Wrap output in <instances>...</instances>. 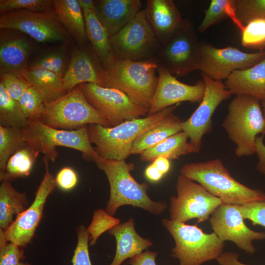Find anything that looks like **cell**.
<instances>
[{
  "label": "cell",
  "instance_id": "c3c4849f",
  "mask_svg": "<svg viewBox=\"0 0 265 265\" xmlns=\"http://www.w3.org/2000/svg\"><path fill=\"white\" fill-rule=\"evenodd\" d=\"M239 255L234 252H226L221 254L216 260L219 265H248L240 262Z\"/></svg>",
  "mask_w": 265,
  "mask_h": 265
},
{
  "label": "cell",
  "instance_id": "f35d334b",
  "mask_svg": "<svg viewBox=\"0 0 265 265\" xmlns=\"http://www.w3.org/2000/svg\"><path fill=\"white\" fill-rule=\"evenodd\" d=\"M236 15L244 26L257 19H265V0H235Z\"/></svg>",
  "mask_w": 265,
  "mask_h": 265
},
{
  "label": "cell",
  "instance_id": "f907efd6",
  "mask_svg": "<svg viewBox=\"0 0 265 265\" xmlns=\"http://www.w3.org/2000/svg\"><path fill=\"white\" fill-rule=\"evenodd\" d=\"M152 163L164 175L169 172L171 167L170 160L163 157L156 159L152 161Z\"/></svg>",
  "mask_w": 265,
  "mask_h": 265
},
{
  "label": "cell",
  "instance_id": "9a60e30c",
  "mask_svg": "<svg viewBox=\"0 0 265 265\" xmlns=\"http://www.w3.org/2000/svg\"><path fill=\"white\" fill-rule=\"evenodd\" d=\"M43 161L45 173L33 202L28 208L17 214L13 223L3 231L6 240L21 248L26 246L32 241L42 218L47 200L56 186L55 178L50 171L49 161L45 159H43Z\"/></svg>",
  "mask_w": 265,
  "mask_h": 265
},
{
  "label": "cell",
  "instance_id": "d6986e66",
  "mask_svg": "<svg viewBox=\"0 0 265 265\" xmlns=\"http://www.w3.org/2000/svg\"><path fill=\"white\" fill-rule=\"evenodd\" d=\"M27 36L17 30L0 29V73L24 77L34 51V43Z\"/></svg>",
  "mask_w": 265,
  "mask_h": 265
},
{
  "label": "cell",
  "instance_id": "4fadbf2b",
  "mask_svg": "<svg viewBox=\"0 0 265 265\" xmlns=\"http://www.w3.org/2000/svg\"><path fill=\"white\" fill-rule=\"evenodd\" d=\"M80 85L88 103L112 127L147 115L148 109L135 104L120 90L92 83Z\"/></svg>",
  "mask_w": 265,
  "mask_h": 265
},
{
  "label": "cell",
  "instance_id": "d590c367",
  "mask_svg": "<svg viewBox=\"0 0 265 265\" xmlns=\"http://www.w3.org/2000/svg\"><path fill=\"white\" fill-rule=\"evenodd\" d=\"M18 102L28 120H39L43 115L46 104L39 91L30 85Z\"/></svg>",
  "mask_w": 265,
  "mask_h": 265
},
{
  "label": "cell",
  "instance_id": "5bb4252c",
  "mask_svg": "<svg viewBox=\"0 0 265 265\" xmlns=\"http://www.w3.org/2000/svg\"><path fill=\"white\" fill-rule=\"evenodd\" d=\"M205 93L198 107L182 124L188 137L192 153L200 152L203 136L212 131V115L219 105L232 95L221 80H216L202 73Z\"/></svg>",
  "mask_w": 265,
  "mask_h": 265
},
{
  "label": "cell",
  "instance_id": "d4e9b609",
  "mask_svg": "<svg viewBox=\"0 0 265 265\" xmlns=\"http://www.w3.org/2000/svg\"><path fill=\"white\" fill-rule=\"evenodd\" d=\"M24 78L39 91L46 105L55 102L68 93L63 79L47 69L28 67Z\"/></svg>",
  "mask_w": 265,
  "mask_h": 265
},
{
  "label": "cell",
  "instance_id": "bcb514c9",
  "mask_svg": "<svg viewBox=\"0 0 265 265\" xmlns=\"http://www.w3.org/2000/svg\"><path fill=\"white\" fill-rule=\"evenodd\" d=\"M264 135L258 136L255 141L256 154L258 157L257 170L265 176V144Z\"/></svg>",
  "mask_w": 265,
  "mask_h": 265
},
{
  "label": "cell",
  "instance_id": "cb8c5ba5",
  "mask_svg": "<svg viewBox=\"0 0 265 265\" xmlns=\"http://www.w3.org/2000/svg\"><path fill=\"white\" fill-rule=\"evenodd\" d=\"M108 233L115 237L116 241L115 254L109 265H121L127 259L141 254L153 245L150 239L144 238L137 233L133 218L116 225Z\"/></svg>",
  "mask_w": 265,
  "mask_h": 265
},
{
  "label": "cell",
  "instance_id": "f546056e",
  "mask_svg": "<svg viewBox=\"0 0 265 265\" xmlns=\"http://www.w3.org/2000/svg\"><path fill=\"white\" fill-rule=\"evenodd\" d=\"M188 139L187 134L180 132L143 152L140 154V159L143 161H153L159 157L169 160L178 159L183 155L192 153Z\"/></svg>",
  "mask_w": 265,
  "mask_h": 265
},
{
  "label": "cell",
  "instance_id": "603a6c76",
  "mask_svg": "<svg viewBox=\"0 0 265 265\" xmlns=\"http://www.w3.org/2000/svg\"><path fill=\"white\" fill-rule=\"evenodd\" d=\"M225 85L232 94L247 95L261 102L265 100V56L251 67L234 71L226 79Z\"/></svg>",
  "mask_w": 265,
  "mask_h": 265
},
{
  "label": "cell",
  "instance_id": "5b68a950",
  "mask_svg": "<svg viewBox=\"0 0 265 265\" xmlns=\"http://www.w3.org/2000/svg\"><path fill=\"white\" fill-rule=\"evenodd\" d=\"M260 102L252 96L241 95H237L228 106L222 126L236 145L238 157L256 154V139L265 135V118Z\"/></svg>",
  "mask_w": 265,
  "mask_h": 265
},
{
  "label": "cell",
  "instance_id": "ffe728a7",
  "mask_svg": "<svg viewBox=\"0 0 265 265\" xmlns=\"http://www.w3.org/2000/svg\"><path fill=\"white\" fill-rule=\"evenodd\" d=\"M75 49L67 72L63 78L64 86L68 92L83 83L100 85L104 67L91 48Z\"/></svg>",
  "mask_w": 265,
  "mask_h": 265
},
{
  "label": "cell",
  "instance_id": "7bdbcfd3",
  "mask_svg": "<svg viewBox=\"0 0 265 265\" xmlns=\"http://www.w3.org/2000/svg\"><path fill=\"white\" fill-rule=\"evenodd\" d=\"M237 208L244 220L250 221L254 226L265 228V201L238 205Z\"/></svg>",
  "mask_w": 265,
  "mask_h": 265
},
{
  "label": "cell",
  "instance_id": "30bf717a",
  "mask_svg": "<svg viewBox=\"0 0 265 265\" xmlns=\"http://www.w3.org/2000/svg\"><path fill=\"white\" fill-rule=\"evenodd\" d=\"M58 129L73 130L87 124L111 127L110 123L88 103L80 85L51 104L39 119Z\"/></svg>",
  "mask_w": 265,
  "mask_h": 265
},
{
  "label": "cell",
  "instance_id": "44dd1931",
  "mask_svg": "<svg viewBox=\"0 0 265 265\" xmlns=\"http://www.w3.org/2000/svg\"><path fill=\"white\" fill-rule=\"evenodd\" d=\"M95 13L111 37L131 22L141 10L140 0H94Z\"/></svg>",
  "mask_w": 265,
  "mask_h": 265
},
{
  "label": "cell",
  "instance_id": "6da1fadb",
  "mask_svg": "<svg viewBox=\"0 0 265 265\" xmlns=\"http://www.w3.org/2000/svg\"><path fill=\"white\" fill-rule=\"evenodd\" d=\"M93 161L105 172L109 184L110 197L105 211L110 215H114L117 209L124 205L140 208L154 215L161 214L166 209L165 202L154 201L149 197L147 183L140 184L132 177L130 173L134 169L132 163L99 156Z\"/></svg>",
  "mask_w": 265,
  "mask_h": 265
},
{
  "label": "cell",
  "instance_id": "52a82bcc",
  "mask_svg": "<svg viewBox=\"0 0 265 265\" xmlns=\"http://www.w3.org/2000/svg\"><path fill=\"white\" fill-rule=\"evenodd\" d=\"M22 130L27 144L38 153H42L43 159L49 161L56 160L58 146L78 150L92 160L99 156L89 141L86 126L65 130L51 127L40 120H28L26 126Z\"/></svg>",
  "mask_w": 265,
  "mask_h": 265
},
{
  "label": "cell",
  "instance_id": "f5cc1de1",
  "mask_svg": "<svg viewBox=\"0 0 265 265\" xmlns=\"http://www.w3.org/2000/svg\"><path fill=\"white\" fill-rule=\"evenodd\" d=\"M261 106H262L263 114L265 118V100L261 102Z\"/></svg>",
  "mask_w": 265,
  "mask_h": 265
},
{
  "label": "cell",
  "instance_id": "4dcf8cb0",
  "mask_svg": "<svg viewBox=\"0 0 265 265\" xmlns=\"http://www.w3.org/2000/svg\"><path fill=\"white\" fill-rule=\"evenodd\" d=\"M39 154L28 144L17 151L8 159L4 172L0 176V181L28 176Z\"/></svg>",
  "mask_w": 265,
  "mask_h": 265
},
{
  "label": "cell",
  "instance_id": "1f68e13d",
  "mask_svg": "<svg viewBox=\"0 0 265 265\" xmlns=\"http://www.w3.org/2000/svg\"><path fill=\"white\" fill-rule=\"evenodd\" d=\"M66 44L49 48L39 53L28 67H39L54 72L63 79L68 69L69 59Z\"/></svg>",
  "mask_w": 265,
  "mask_h": 265
},
{
  "label": "cell",
  "instance_id": "816d5d0a",
  "mask_svg": "<svg viewBox=\"0 0 265 265\" xmlns=\"http://www.w3.org/2000/svg\"><path fill=\"white\" fill-rule=\"evenodd\" d=\"M79 4L82 9H91L95 10L94 0H78Z\"/></svg>",
  "mask_w": 265,
  "mask_h": 265
},
{
  "label": "cell",
  "instance_id": "d6a6232c",
  "mask_svg": "<svg viewBox=\"0 0 265 265\" xmlns=\"http://www.w3.org/2000/svg\"><path fill=\"white\" fill-rule=\"evenodd\" d=\"M226 18H230L237 27L241 31L244 26L237 18L235 0H212L205 16L198 26L199 32L202 33L217 22Z\"/></svg>",
  "mask_w": 265,
  "mask_h": 265
},
{
  "label": "cell",
  "instance_id": "277c9868",
  "mask_svg": "<svg viewBox=\"0 0 265 265\" xmlns=\"http://www.w3.org/2000/svg\"><path fill=\"white\" fill-rule=\"evenodd\" d=\"M158 67L157 59L115 60L104 68L100 85L120 90L135 104L149 109L158 81Z\"/></svg>",
  "mask_w": 265,
  "mask_h": 265
},
{
  "label": "cell",
  "instance_id": "681fc988",
  "mask_svg": "<svg viewBox=\"0 0 265 265\" xmlns=\"http://www.w3.org/2000/svg\"><path fill=\"white\" fill-rule=\"evenodd\" d=\"M144 175L148 180L153 182L159 181L164 176L152 163L146 167Z\"/></svg>",
  "mask_w": 265,
  "mask_h": 265
},
{
  "label": "cell",
  "instance_id": "ab89813d",
  "mask_svg": "<svg viewBox=\"0 0 265 265\" xmlns=\"http://www.w3.org/2000/svg\"><path fill=\"white\" fill-rule=\"evenodd\" d=\"M16 10L32 11H53L52 0H0V14Z\"/></svg>",
  "mask_w": 265,
  "mask_h": 265
},
{
  "label": "cell",
  "instance_id": "8fae6325",
  "mask_svg": "<svg viewBox=\"0 0 265 265\" xmlns=\"http://www.w3.org/2000/svg\"><path fill=\"white\" fill-rule=\"evenodd\" d=\"M0 28L18 30L40 43L68 44L70 41L68 32L54 10H16L0 14Z\"/></svg>",
  "mask_w": 265,
  "mask_h": 265
},
{
  "label": "cell",
  "instance_id": "3957f363",
  "mask_svg": "<svg viewBox=\"0 0 265 265\" xmlns=\"http://www.w3.org/2000/svg\"><path fill=\"white\" fill-rule=\"evenodd\" d=\"M180 172L198 182L224 204L241 206L265 201L264 191L249 188L237 181L219 159L186 163Z\"/></svg>",
  "mask_w": 265,
  "mask_h": 265
},
{
  "label": "cell",
  "instance_id": "60d3db41",
  "mask_svg": "<svg viewBox=\"0 0 265 265\" xmlns=\"http://www.w3.org/2000/svg\"><path fill=\"white\" fill-rule=\"evenodd\" d=\"M77 243L72 259V265H92L88 249L89 235L87 228L80 225L77 228Z\"/></svg>",
  "mask_w": 265,
  "mask_h": 265
},
{
  "label": "cell",
  "instance_id": "8992f818",
  "mask_svg": "<svg viewBox=\"0 0 265 265\" xmlns=\"http://www.w3.org/2000/svg\"><path fill=\"white\" fill-rule=\"evenodd\" d=\"M161 221L174 238L171 255L179 260V265H201L216 260L223 253L224 242L213 232L205 233L197 224L188 225L166 218Z\"/></svg>",
  "mask_w": 265,
  "mask_h": 265
},
{
  "label": "cell",
  "instance_id": "11a10c76",
  "mask_svg": "<svg viewBox=\"0 0 265 265\" xmlns=\"http://www.w3.org/2000/svg\"><path fill=\"white\" fill-rule=\"evenodd\" d=\"M265 49V45H264V48H263V50H264V49Z\"/></svg>",
  "mask_w": 265,
  "mask_h": 265
},
{
  "label": "cell",
  "instance_id": "b9f144b4",
  "mask_svg": "<svg viewBox=\"0 0 265 265\" xmlns=\"http://www.w3.org/2000/svg\"><path fill=\"white\" fill-rule=\"evenodd\" d=\"M0 85L10 97L17 101L30 85L24 77L6 73H0Z\"/></svg>",
  "mask_w": 265,
  "mask_h": 265
},
{
  "label": "cell",
  "instance_id": "ac0fdd59",
  "mask_svg": "<svg viewBox=\"0 0 265 265\" xmlns=\"http://www.w3.org/2000/svg\"><path fill=\"white\" fill-rule=\"evenodd\" d=\"M157 71L158 81L147 116L182 102L202 101L205 90L203 80L189 85L180 81L161 66L158 65Z\"/></svg>",
  "mask_w": 265,
  "mask_h": 265
},
{
  "label": "cell",
  "instance_id": "836d02e7",
  "mask_svg": "<svg viewBox=\"0 0 265 265\" xmlns=\"http://www.w3.org/2000/svg\"><path fill=\"white\" fill-rule=\"evenodd\" d=\"M26 145L22 129L0 126V176L10 157Z\"/></svg>",
  "mask_w": 265,
  "mask_h": 265
},
{
  "label": "cell",
  "instance_id": "7a4b0ae2",
  "mask_svg": "<svg viewBox=\"0 0 265 265\" xmlns=\"http://www.w3.org/2000/svg\"><path fill=\"white\" fill-rule=\"evenodd\" d=\"M180 104L166 107L150 116L128 120L111 127L90 124L89 141L97 155L104 159L125 160L130 155L136 139L147 130L173 113Z\"/></svg>",
  "mask_w": 265,
  "mask_h": 265
},
{
  "label": "cell",
  "instance_id": "4316f807",
  "mask_svg": "<svg viewBox=\"0 0 265 265\" xmlns=\"http://www.w3.org/2000/svg\"><path fill=\"white\" fill-rule=\"evenodd\" d=\"M82 10L88 41L105 68L115 61L110 45L109 37L106 28L98 20L95 11L88 9Z\"/></svg>",
  "mask_w": 265,
  "mask_h": 265
},
{
  "label": "cell",
  "instance_id": "83f0119b",
  "mask_svg": "<svg viewBox=\"0 0 265 265\" xmlns=\"http://www.w3.org/2000/svg\"><path fill=\"white\" fill-rule=\"evenodd\" d=\"M182 121L170 114L161 121L146 131L135 140L132 154H140L168 137L182 131Z\"/></svg>",
  "mask_w": 265,
  "mask_h": 265
},
{
  "label": "cell",
  "instance_id": "e575fe53",
  "mask_svg": "<svg viewBox=\"0 0 265 265\" xmlns=\"http://www.w3.org/2000/svg\"><path fill=\"white\" fill-rule=\"evenodd\" d=\"M28 122L18 101L10 97L0 85V126L23 129Z\"/></svg>",
  "mask_w": 265,
  "mask_h": 265
},
{
  "label": "cell",
  "instance_id": "484cf974",
  "mask_svg": "<svg viewBox=\"0 0 265 265\" xmlns=\"http://www.w3.org/2000/svg\"><path fill=\"white\" fill-rule=\"evenodd\" d=\"M54 11L60 22L80 46L88 41L85 20L78 0H53Z\"/></svg>",
  "mask_w": 265,
  "mask_h": 265
},
{
  "label": "cell",
  "instance_id": "9c48e42d",
  "mask_svg": "<svg viewBox=\"0 0 265 265\" xmlns=\"http://www.w3.org/2000/svg\"><path fill=\"white\" fill-rule=\"evenodd\" d=\"M201 57V42L192 23L183 19L162 44L157 59L172 75L183 77L199 70Z\"/></svg>",
  "mask_w": 265,
  "mask_h": 265
},
{
  "label": "cell",
  "instance_id": "ee69618b",
  "mask_svg": "<svg viewBox=\"0 0 265 265\" xmlns=\"http://www.w3.org/2000/svg\"><path fill=\"white\" fill-rule=\"evenodd\" d=\"M25 258L23 250L13 243L0 247V265H19Z\"/></svg>",
  "mask_w": 265,
  "mask_h": 265
},
{
  "label": "cell",
  "instance_id": "7dc6e473",
  "mask_svg": "<svg viewBox=\"0 0 265 265\" xmlns=\"http://www.w3.org/2000/svg\"><path fill=\"white\" fill-rule=\"evenodd\" d=\"M157 254V252L147 250L131 258L128 264L131 265H157L156 258Z\"/></svg>",
  "mask_w": 265,
  "mask_h": 265
},
{
  "label": "cell",
  "instance_id": "ba28073f",
  "mask_svg": "<svg viewBox=\"0 0 265 265\" xmlns=\"http://www.w3.org/2000/svg\"><path fill=\"white\" fill-rule=\"evenodd\" d=\"M109 42L115 60L139 62L157 59L162 46L144 9L110 37Z\"/></svg>",
  "mask_w": 265,
  "mask_h": 265
},
{
  "label": "cell",
  "instance_id": "f6af8a7d",
  "mask_svg": "<svg viewBox=\"0 0 265 265\" xmlns=\"http://www.w3.org/2000/svg\"><path fill=\"white\" fill-rule=\"evenodd\" d=\"M55 179L56 186L63 190L69 191L77 185L78 176L73 168L64 167L59 171Z\"/></svg>",
  "mask_w": 265,
  "mask_h": 265
},
{
  "label": "cell",
  "instance_id": "2e32d148",
  "mask_svg": "<svg viewBox=\"0 0 265 265\" xmlns=\"http://www.w3.org/2000/svg\"><path fill=\"white\" fill-rule=\"evenodd\" d=\"M265 56V49L254 53L241 51L233 47L217 48L201 42L199 70L216 80L227 79L236 70H244L256 65Z\"/></svg>",
  "mask_w": 265,
  "mask_h": 265
},
{
  "label": "cell",
  "instance_id": "7402d4cb",
  "mask_svg": "<svg viewBox=\"0 0 265 265\" xmlns=\"http://www.w3.org/2000/svg\"><path fill=\"white\" fill-rule=\"evenodd\" d=\"M144 10L152 29L161 44L183 20L172 0H148Z\"/></svg>",
  "mask_w": 265,
  "mask_h": 265
},
{
  "label": "cell",
  "instance_id": "8d00e7d4",
  "mask_svg": "<svg viewBox=\"0 0 265 265\" xmlns=\"http://www.w3.org/2000/svg\"><path fill=\"white\" fill-rule=\"evenodd\" d=\"M119 224V219L114 217L105 210L100 209L95 210L91 222L87 228L89 235V245L95 244L100 236Z\"/></svg>",
  "mask_w": 265,
  "mask_h": 265
},
{
  "label": "cell",
  "instance_id": "7c38bea8",
  "mask_svg": "<svg viewBox=\"0 0 265 265\" xmlns=\"http://www.w3.org/2000/svg\"><path fill=\"white\" fill-rule=\"evenodd\" d=\"M177 196L170 198L171 220L185 222L192 219L197 223L210 219L222 201L208 192L199 184L180 174L176 186Z\"/></svg>",
  "mask_w": 265,
  "mask_h": 265
},
{
  "label": "cell",
  "instance_id": "f1b7e54d",
  "mask_svg": "<svg viewBox=\"0 0 265 265\" xmlns=\"http://www.w3.org/2000/svg\"><path fill=\"white\" fill-rule=\"evenodd\" d=\"M0 186V228L7 229L14 221V215L24 212L28 204L25 192L18 191L10 181L2 180Z\"/></svg>",
  "mask_w": 265,
  "mask_h": 265
},
{
  "label": "cell",
  "instance_id": "74e56055",
  "mask_svg": "<svg viewBox=\"0 0 265 265\" xmlns=\"http://www.w3.org/2000/svg\"><path fill=\"white\" fill-rule=\"evenodd\" d=\"M241 32L242 46L248 48L263 49L265 44V19L250 21L244 26Z\"/></svg>",
  "mask_w": 265,
  "mask_h": 265
},
{
  "label": "cell",
  "instance_id": "e0dca14e",
  "mask_svg": "<svg viewBox=\"0 0 265 265\" xmlns=\"http://www.w3.org/2000/svg\"><path fill=\"white\" fill-rule=\"evenodd\" d=\"M237 206L221 204L211 214L210 223L221 241H232L242 251L252 255L256 250L253 241L265 239V232H257L248 228Z\"/></svg>",
  "mask_w": 265,
  "mask_h": 265
},
{
  "label": "cell",
  "instance_id": "db71d44e",
  "mask_svg": "<svg viewBox=\"0 0 265 265\" xmlns=\"http://www.w3.org/2000/svg\"><path fill=\"white\" fill-rule=\"evenodd\" d=\"M19 265H30V264L28 263H24V262H21Z\"/></svg>",
  "mask_w": 265,
  "mask_h": 265
}]
</instances>
